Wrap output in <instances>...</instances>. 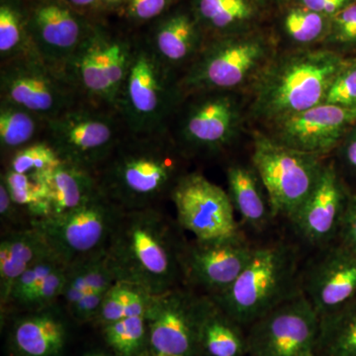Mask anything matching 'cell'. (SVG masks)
Here are the masks:
<instances>
[{
    "mask_svg": "<svg viewBox=\"0 0 356 356\" xmlns=\"http://www.w3.org/2000/svg\"><path fill=\"white\" fill-rule=\"evenodd\" d=\"M350 195L334 163H325L315 188L289 220L304 242L322 248L339 238Z\"/></svg>",
    "mask_w": 356,
    "mask_h": 356,
    "instance_id": "cell-20",
    "label": "cell"
},
{
    "mask_svg": "<svg viewBox=\"0 0 356 356\" xmlns=\"http://www.w3.org/2000/svg\"><path fill=\"white\" fill-rule=\"evenodd\" d=\"M191 9L207 39L257 29L264 14L252 0H191Z\"/></svg>",
    "mask_w": 356,
    "mask_h": 356,
    "instance_id": "cell-25",
    "label": "cell"
},
{
    "mask_svg": "<svg viewBox=\"0 0 356 356\" xmlns=\"http://www.w3.org/2000/svg\"><path fill=\"white\" fill-rule=\"evenodd\" d=\"M248 356H313L320 317L303 293L247 327Z\"/></svg>",
    "mask_w": 356,
    "mask_h": 356,
    "instance_id": "cell-14",
    "label": "cell"
},
{
    "mask_svg": "<svg viewBox=\"0 0 356 356\" xmlns=\"http://www.w3.org/2000/svg\"><path fill=\"white\" fill-rule=\"evenodd\" d=\"M248 355L245 327L207 296L199 336V356Z\"/></svg>",
    "mask_w": 356,
    "mask_h": 356,
    "instance_id": "cell-27",
    "label": "cell"
},
{
    "mask_svg": "<svg viewBox=\"0 0 356 356\" xmlns=\"http://www.w3.org/2000/svg\"><path fill=\"white\" fill-rule=\"evenodd\" d=\"M105 346L115 356H149V330L145 316H135L99 329Z\"/></svg>",
    "mask_w": 356,
    "mask_h": 356,
    "instance_id": "cell-33",
    "label": "cell"
},
{
    "mask_svg": "<svg viewBox=\"0 0 356 356\" xmlns=\"http://www.w3.org/2000/svg\"><path fill=\"white\" fill-rule=\"evenodd\" d=\"M301 291L298 252L276 242L254 247L252 257L227 291L211 297L245 327Z\"/></svg>",
    "mask_w": 356,
    "mask_h": 356,
    "instance_id": "cell-5",
    "label": "cell"
},
{
    "mask_svg": "<svg viewBox=\"0 0 356 356\" xmlns=\"http://www.w3.org/2000/svg\"><path fill=\"white\" fill-rule=\"evenodd\" d=\"M184 233L177 219L161 207L123 210L106 248L115 280L153 295L184 285Z\"/></svg>",
    "mask_w": 356,
    "mask_h": 356,
    "instance_id": "cell-1",
    "label": "cell"
},
{
    "mask_svg": "<svg viewBox=\"0 0 356 356\" xmlns=\"http://www.w3.org/2000/svg\"><path fill=\"white\" fill-rule=\"evenodd\" d=\"M175 0H126L125 14L136 23L156 21L170 10Z\"/></svg>",
    "mask_w": 356,
    "mask_h": 356,
    "instance_id": "cell-39",
    "label": "cell"
},
{
    "mask_svg": "<svg viewBox=\"0 0 356 356\" xmlns=\"http://www.w3.org/2000/svg\"><path fill=\"white\" fill-rule=\"evenodd\" d=\"M70 315L58 304L14 314L6 321L8 356H63L70 339Z\"/></svg>",
    "mask_w": 356,
    "mask_h": 356,
    "instance_id": "cell-21",
    "label": "cell"
},
{
    "mask_svg": "<svg viewBox=\"0 0 356 356\" xmlns=\"http://www.w3.org/2000/svg\"><path fill=\"white\" fill-rule=\"evenodd\" d=\"M255 6L259 7L264 13L267 11H278L282 7L286 6L293 0H252Z\"/></svg>",
    "mask_w": 356,
    "mask_h": 356,
    "instance_id": "cell-46",
    "label": "cell"
},
{
    "mask_svg": "<svg viewBox=\"0 0 356 356\" xmlns=\"http://www.w3.org/2000/svg\"><path fill=\"white\" fill-rule=\"evenodd\" d=\"M127 133L116 110L81 102L47 121L43 140L60 161L96 173Z\"/></svg>",
    "mask_w": 356,
    "mask_h": 356,
    "instance_id": "cell-8",
    "label": "cell"
},
{
    "mask_svg": "<svg viewBox=\"0 0 356 356\" xmlns=\"http://www.w3.org/2000/svg\"><path fill=\"white\" fill-rule=\"evenodd\" d=\"M39 175L48 189L51 216L76 209L100 192L96 173L64 161Z\"/></svg>",
    "mask_w": 356,
    "mask_h": 356,
    "instance_id": "cell-26",
    "label": "cell"
},
{
    "mask_svg": "<svg viewBox=\"0 0 356 356\" xmlns=\"http://www.w3.org/2000/svg\"><path fill=\"white\" fill-rule=\"evenodd\" d=\"M170 200L175 205L178 224L193 238L207 240L241 233L228 192L202 173H185Z\"/></svg>",
    "mask_w": 356,
    "mask_h": 356,
    "instance_id": "cell-16",
    "label": "cell"
},
{
    "mask_svg": "<svg viewBox=\"0 0 356 356\" xmlns=\"http://www.w3.org/2000/svg\"><path fill=\"white\" fill-rule=\"evenodd\" d=\"M343 57L356 51V2L331 18L327 37L321 44Z\"/></svg>",
    "mask_w": 356,
    "mask_h": 356,
    "instance_id": "cell-35",
    "label": "cell"
},
{
    "mask_svg": "<svg viewBox=\"0 0 356 356\" xmlns=\"http://www.w3.org/2000/svg\"><path fill=\"white\" fill-rule=\"evenodd\" d=\"M138 43L139 39L93 25L64 69L83 102L116 110Z\"/></svg>",
    "mask_w": 356,
    "mask_h": 356,
    "instance_id": "cell-7",
    "label": "cell"
},
{
    "mask_svg": "<svg viewBox=\"0 0 356 356\" xmlns=\"http://www.w3.org/2000/svg\"><path fill=\"white\" fill-rule=\"evenodd\" d=\"M60 161L55 149L42 139L11 154L6 161V170L20 175H42Z\"/></svg>",
    "mask_w": 356,
    "mask_h": 356,
    "instance_id": "cell-34",
    "label": "cell"
},
{
    "mask_svg": "<svg viewBox=\"0 0 356 356\" xmlns=\"http://www.w3.org/2000/svg\"><path fill=\"white\" fill-rule=\"evenodd\" d=\"M134 287L135 285L130 283L117 281L105 295L92 325L102 329L105 325L128 318V307Z\"/></svg>",
    "mask_w": 356,
    "mask_h": 356,
    "instance_id": "cell-36",
    "label": "cell"
},
{
    "mask_svg": "<svg viewBox=\"0 0 356 356\" xmlns=\"http://www.w3.org/2000/svg\"></svg>",
    "mask_w": 356,
    "mask_h": 356,
    "instance_id": "cell-52",
    "label": "cell"
},
{
    "mask_svg": "<svg viewBox=\"0 0 356 356\" xmlns=\"http://www.w3.org/2000/svg\"><path fill=\"white\" fill-rule=\"evenodd\" d=\"M315 355L356 356V300L320 318Z\"/></svg>",
    "mask_w": 356,
    "mask_h": 356,
    "instance_id": "cell-30",
    "label": "cell"
},
{
    "mask_svg": "<svg viewBox=\"0 0 356 356\" xmlns=\"http://www.w3.org/2000/svg\"><path fill=\"white\" fill-rule=\"evenodd\" d=\"M109 291V290H108ZM107 292L89 290L83 298L70 308L65 309L70 318L77 324H93Z\"/></svg>",
    "mask_w": 356,
    "mask_h": 356,
    "instance_id": "cell-41",
    "label": "cell"
},
{
    "mask_svg": "<svg viewBox=\"0 0 356 356\" xmlns=\"http://www.w3.org/2000/svg\"><path fill=\"white\" fill-rule=\"evenodd\" d=\"M102 7L106 8H119L120 6H125L126 0H100Z\"/></svg>",
    "mask_w": 356,
    "mask_h": 356,
    "instance_id": "cell-49",
    "label": "cell"
},
{
    "mask_svg": "<svg viewBox=\"0 0 356 356\" xmlns=\"http://www.w3.org/2000/svg\"><path fill=\"white\" fill-rule=\"evenodd\" d=\"M280 51L273 34L261 29L207 39L179 77L185 97L208 91L240 92L252 88Z\"/></svg>",
    "mask_w": 356,
    "mask_h": 356,
    "instance_id": "cell-4",
    "label": "cell"
},
{
    "mask_svg": "<svg viewBox=\"0 0 356 356\" xmlns=\"http://www.w3.org/2000/svg\"><path fill=\"white\" fill-rule=\"evenodd\" d=\"M275 28L273 33L280 50H303L321 47L330 29L331 18L290 2L276 11Z\"/></svg>",
    "mask_w": 356,
    "mask_h": 356,
    "instance_id": "cell-28",
    "label": "cell"
},
{
    "mask_svg": "<svg viewBox=\"0 0 356 356\" xmlns=\"http://www.w3.org/2000/svg\"><path fill=\"white\" fill-rule=\"evenodd\" d=\"M149 356H177V355H153Z\"/></svg>",
    "mask_w": 356,
    "mask_h": 356,
    "instance_id": "cell-50",
    "label": "cell"
},
{
    "mask_svg": "<svg viewBox=\"0 0 356 356\" xmlns=\"http://www.w3.org/2000/svg\"><path fill=\"white\" fill-rule=\"evenodd\" d=\"M179 77L139 40L116 103V111L128 133L143 135L170 130L185 99Z\"/></svg>",
    "mask_w": 356,
    "mask_h": 356,
    "instance_id": "cell-6",
    "label": "cell"
},
{
    "mask_svg": "<svg viewBox=\"0 0 356 356\" xmlns=\"http://www.w3.org/2000/svg\"><path fill=\"white\" fill-rule=\"evenodd\" d=\"M226 175L227 192L236 214L248 228L255 232L264 231L276 216L254 166L233 163L227 170Z\"/></svg>",
    "mask_w": 356,
    "mask_h": 356,
    "instance_id": "cell-24",
    "label": "cell"
},
{
    "mask_svg": "<svg viewBox=\"0 0 356 356\" xmlns=\"http://www.w3.org/2000/svg\"><path fill=\"white\" fill-rule=\"evenodd\" d=\"M254 248L242 232L222 238L187 240L181 254L184 285L207 296H219L242 273Z\"/></svg>",
    "mask_w": 356,
    "mask_h": 356,
    "instance_id": "cell-15",
    "label": "cell"
},
{
    "mask_svg": "<svg viewBox=\"0 0 356 356\" xmlns=\"http://www.w3.org/2000/svg\"><path fill=\"white\" fill-rule=\"evenodd\" d=\"M188 159L170 130L127 133L96 177L100 191L123 210L161 207L188 172Z\"/></svg>",
    "mask_w": 356,
    "mask_h": 356,
    "instance_id": "cell-2",
    "label": "cell"
},
{
    "mask_svg": "<svg viewBox=\"0 0 356 356\" xmlns=\"http://www.w3.org/2000/svg\"><path fill=\"white\" fill-rule=\"evenodd\" d=\"M301 291L320 318L355 301V252L341 243L320 250L301 273Z\"/></svg>",
    "mask_w": 356,
    "mask_h": 356,
    "instance_id": "cell-18",
    "label": "cell"
},
{
    "mask_svg": "<svg viewBox=\"0 0 356 356\" xmlns=\"http://www.w3.org/2000/svg\"><path fill=\"white\" fill-rule=\"evenodd\" d=\"M0 99L47 121L83 102L64 72L47 64L37 53L0 63Z\"/></svg>",
    "mask_w": 356,
    "mask_h": 356,
    "instance_id": "cell-12",
    "label": "cell"
},
{
    "mask_svg": "<svg viewBox=\"0 0 356 356\" xmlns=\"http://www.w3.org/2000/svg\"><path fill=\"white\" fill-rule=\"evenodd\" d=\"M324 156L283 146L255 132L252 165L266 187L275 216L291 219L315 188Z\"/></svg>",
    "mask_w": 356,
    "mask_h": 356,
    "instance_id": "cell-10",
    "label": "cell"
},
{
    "mask_svg": "<svg viewBox=\"0 0 356 356\" xmlns=\"http://www.w3.org/2000/svg\"><path fill=\"white\" fill-rule=\"evenodd\" d=\"M65 1L81 13L83 10L102 7L100 0H65Z\"/></svg>",
    "mask_w": 356,
    "mask_h": 356,
    "instance_id": "cell-47",
    "label": "cell"
},
{
    "mask_svg": "<svg viewBox=\"0 0 356 356\" xmlns=\"http://www.w3.org/2000/svg\"><path fill=\"white\" fill-rule=\"evenodd\" d=\"M123 209L102 191L76 209L32 222L54 254L69 266L106 250Z\"/></svg>",
    "mask_w": 356,
    "mask_h": 356,
    "instance_id": "cell-11",
    "label": "cell"
},
{
    "mask_svg": "<svg viewBox=\"0 0 356 356\" xmlns=\"http://www.w3.org/2000/svg\"><path fill=\"white\" fill-rule=\"evenodd\" d=\"M47 120L29 110L0 99V149L6 161L11 154L43 139Z\"/></svg>",
    "mask_w": 356,
    "mask_h": 356,
    "instance_id": "cell-29",
    "label": "cell"
},
{
    "mask_svg": "<svg viewBox=\"0 0 356 356\" xmlns=\"http://www.w3.org/2000/svg\"><path fill=\"white\" fill-rule=\"evenodd\" d=\"M0 220L2 225L9 228L7 231L31 226L14 203L6 184L1 179H0Z\"/></svg>",
    "mask_w": 356,
    "mask_h": 356,
    "instance_id": "cell-42",
    "label": "cell"
},
{
    "mask_svg": "<svg viewBox=\"0 0 356 356\" xmlns=\"http://www.w3.org/2000/svg\"><path fill=\"white\" fill-rule=\"evenodd\" d=\"M337 238L356 254V194L348 197Z\"/></svg>",
    "mask_w": 356,
    "mask_h": 356,
    "instance_id": "cell-43",
    "label": "cell"
},
{
    "mask_svg": "<svg viewBox=\"0 0 356 356\" xmlns=\"http://www.w3.org/2000/svg\"><path fill=\"white\" fill-rule=\"evenodd\" d=\"M89 291L86 280V259L67 266L65 283L62 300L65 309L76 304Z\"/></svg>",
    "mask_w": 356,
    "mask_h": 356,
    "instance_id": "cell-40",
    "label": "cell"
},
{
    "mask_svg": "<svg viewBox=\"0 0 356 356\" xmlns=\"http://www.w3.org/2000/svg\"><path fill=\"white\" fill-rule=\"evenodd\" d=\"M207 295L181 285L153 295L146 318L151 355L199 356Z\"/></svg>",
    "mask_w": 356,
    "mask_h": 356,
    "instance_id": "cell-13",
    "label": "cell"
},
{
    "mask_svg": "<svg viewBox=\"0 0 356 356\" xmlns=\"http://www.w3.org/2000/svg\"><path fill=\"white\" fill-rule=\"evenodd\" d=\"M143 42L161 64L181 76L207 41L205 32L189 8H177L154 21Z\"/></svg>",
    "mask_w": 356,
    "mask_h": 356,
    "instance_id": "cell-22",
    "label": "cell"
},
{
    "mask_svg": "<svg viewBox=\"0 0 356 356\" xmlns=\"http://www.w3.org/2000/svg\"><path fill=\"white\" fill-rule=\"evenodd\" d=\"M337 149L344 165L356 172V123L344 135Z\"/></svg>",
    "mask_w": 356,
    "mask_h": 356,
    "instance_id": "cell-45",
    "label": "cell"
},
{
    "mask_svg": "<svg viewBox=\"0 0 356 356\" xmlns=\"http://www.w3.org/2000/svg\"><path fill=\"white\" fill-rule=\"evenodd\" d=\"M54 254L35 227L4 231L0 240V309L6 308L14 283L33 264Z\"/></svg>",
    "mask_w": 356,
    "mask_h": 356,
    "instance_id": "cell-23",
    "label": "cell"
},
{
    "mask_svg": "<svg viewBox=\"0 0 356 356\" xmlns=\"http://www.w3.org/2000/svg\"><path fill=\"white\" fill-rule=\"evenodd\" d=\"M236 92L208 91L186 96L170 130L188 158L228 149L242 130V102Z\"/></svg>",
    "mask_w": 356,
    "mask_h": 356,
    "instance_id": "cell-9",
    "label": "cell"
},
{
    "mask_svg": "<svg viewBox=\"0 0 356 356\" xmlns=\"http://www.w3.org/2000/svg\"><path fill=\"white\" fill-rule=\"evenodd\" d=\"M65 273L67 266H63L47 276L35 291L28 297L18 313L41 310L58 304L64 292Z\"/></svg>",
    "mask_w": 356,
    "mask_h": 356,
    "instance_id": "cell-37",
    "label": "cell"
},
{
    "mask_svg": "<svg viewBox=\"0 0 356 356\" xmlns=\"http://www.w3.org/2000/svg\"><path fill=\"white\" fill-rule=\"evenodd\" d=\"M292 2L332 18L346 7L355 3L356 0H293Z\"/></svg>",
    "mask_w": 356,
    "mask_h": 356,
    "instance_id": "cell-44",
    "label": "cell"
},
{
    "mask_svg": "<svg viewBox=\"0 0 356 356\" xmlns=\"http://www.w3.org/2000/svg\"><path fill=\"white\" fill-rule=\"evenodd\" d=\"M313 356H317V355H313Z\"/></svg>",
    "mask_w": 356,
    "mask_h": 356,
    "instance_id": "cell-51",
    "label": "cell"
},
{
    "mask_svg": "<svg viewBox=\"0 0 356 356\" xmlns=\"http://www.w3.org/2000/svg\"><path fill=\"white\" fill-rule=\"evenodd\" d=\"M324 103L356 108V57L348 58L334 77Z\"/></svg>",
    "mask_w": 356,
    "mask_h": 356,
    "instance_id": "cell-38",
    "label": "cell"
},
{
    "mask_svg": "<svg viewBox=\"0 0 356 356\" xmlns=\"http://www.w3.org/2000/svg\"><path fill=\"white\" fill-rule=\"evenodd\" d=\"M348 58L322 47L278 51L250 88L248 115L269 126L322 104Z\"/></svg>",
    "mask_w": 356,
    "mask_h": 356,
    "instance_id": "cell-3",
    "label": "cell"
},
{
    "mask_svg": "<svg viewBox=\"0 0 356 356\" xmlns=\"http://www.w3.org/2000/svg\"><path fill=\"white\" fill-rule=\"evenodd\" d=\"M81 356H115L114 353H112L111 350H109L108 348L105 346V348H91L86 353H83Z\"/></svg>",
    "mask_w": 356,
    "mask_h": 356,
    "instance_id": "cell-48",
    "label": "cell"
},
{
    "mask_svg": "<svg viewBox=\"0 0 356 356\" xmlns=\"http://www.w3.org/2000/svg\"><path fill=\"white\" fill-rule=\"evenodd\" d=\"M34 53L27 11L13 0H3L0 4V63Z\"/></svg>",
    "mask_w": 356,
    "mask_h": 356,
    "instance_id": "cell-32",
    "label": "cell"
},
{
    "mask_svg": "<svg viewBox=\"0 0 356 356\" xmlns=\"http://www.w3.org/2000/svg\"><path fill=\"white\" fill-rule=\"evenodd\" d=\"M355 123L356 108L322 103L271 124L266 134L283 146L325 156L337 149Z\"/></svg>",
    "mask_w": 356,
    "mask_h": 356,
    "instance_id": "cell-19",
    "label": "cell"
},
{
    "mask_svg": "<svg viewBox=\"0 0 356 356\" xmlns=\"http://www.w3.org/2000/svg\"><path fill=\"white\" fill-rule=\"evenodd\" d=\"M0 179L30 225L51 216L48 189L39 175H20L4 170Z\"/></svg>",
    "mask_w": 356,
    "mask_h": 356,
    "instance_id": "cell-31",
    "label": "cell"
},
{
    "mask_svg": "<svg viewBox=\"0 0 356 356\" xmlns=\"http://www.w3.org/2000/svg\"><path fill=\"white\" fill-rule=\"evenodd\" d=\"M27 20L36 53L63 72L95 25L65 0H38L27 11Z\"/></svg>",
    "mask_w": 356,
    "mask_h": 356,
    "instance_id": "cell-17",
    "label": "cell"
}]
</instances>
